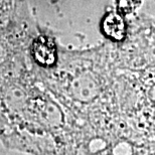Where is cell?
<instances>
[{"label": "cell", "mask_w": 155, "mask_h": 155, "mask_svg": "<svg viewBox=\"0 0 155 155\" xmlns=\"http://www.w3.org/2000/svg\"><path fill=\"white\" fill-rule=\"evenodd\" d=\"M105 29L109 35H112L113 38L120 39L124 33V22L118 15L110 14L106 18Z\"/></svg>", "instance_id": "cell-1"}, {"label": "cell", "mask_w": 155, "mask_h": 155, "mask_svg": "<svg viewBox=\"0 0 155 155\" xmlns=\"http://www.w3.org/2000/svg\"><path fill=\"white\" fill-rule=\"evenodd\" d=\"M35 54L41 63H46L54 55V48L51 45V42L41 38L35 43Z\"/></svg>", "instance_id": "cell-2"}]
</instances>
